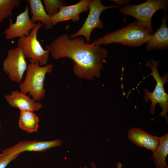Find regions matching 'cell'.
Listing matches in <instances>:
<instances>
[{"label":"cell","mask_w":168,"mask_h":168,"mask_svg":"<svg viewBox=\"0 0 168 168\" xmlns=\"http://www.w3.org/2000/svg\"><path fill=\"white\" fill-rule=\"evenodd\" d=\"M66 32L55 38L50 45L51 56L55 59L67 58L73 62V70L75 75L81 78L92 80L101 76L103 63L108 54L107 50L101 45L88 43L81 37H69Z\"/></svg>","instance_id":"1"},{"label":"cell","mask_w":168,"mask_h":168,"mask_svg":"<svg viewBox=\"0 0 168 168\" xmlns=\"http://www.w3.org/2000/svg\"><path fill=\"white\" fill-rule=\"evenodd\" d=\"M152 34L136 21L122 28L107 34L97 40L95 39L92 43L100 45L117 44L138 47L144 43L147 44Z\"/></svg>","instance_id":"2"},{"label":"cell","mask_w":168,"mask_h":168,"mask_svg":"<svg viewBox=\"0 0 168 168\" xmlns=\"http://www.w3.org/2000/svg\"><path fill=\"white\" fill-rule=\"evenodd\" d=\"M159 64V61L153 59L148 60L145 64V66L150 68L152 72L145 77L152 76L156 82V84L154 91L152 92H149L147 89H144L145 95L144 100L146 102L150 100L151 102L150 106V113L153 115L155 113V107L156 104H158L162 109L161 112L158 115L150 120H153L157 116L161 115V117H165L168 123V117L167 113L168 111V94L165 91L164 85L168 82V73L164 74L162 77L160 76L158 72V67Z\"/></svg>","instance_id":"3"},{"label":"cell","mask_w":168,"mask_h":168,"mask_svg":"<svg viewBox=\"0 0 168 168\" xmlns=\"http://www.w3.org/2000/svg\"><path fill=\"white\" fill-rule=\"evenodd\" d=\"M53 67L51 64L41 66L38 63H30L27 65L25 80L19 85L20 91L28 93L36 101L44 98L45 94L44 84L45 76L52 72Z\"/></svg>","instance_id":"4"},{"label":"cell","mask_w":168,"mask_h":168,"mask_svg":"<svg viewBox=\"0 0 168 168\" xmlns=\"http://www.w3.org/2000/svg\"><path fill=\"white\" fill-rule=\"evenodd\" d=\"M168 8V0H147L138 5L130 3L119 8V12L135 18L152 34L153 32L151 22L153 16L160 9L166 12Z\"/></svg>","instance_id":"5"},{"label":"cell","mask_w":168,"mask_h":168,"mask_svg":"<svg viewBox=\"0 0 168 168\" xmlns=\"http://www.w3.org/2000/svg\"><path fill=\"white\" fill-rule=\"evenodd\" d=\"M43 25L39 22L28 36L20 38L17 42L25 58L29 59L30 63H38L41 66L47 63L50 53L49 48L46 46L47 49H44L37 38V32Z\"/></svg>","instance_id":"6"},{"label":"cell","mask_w":168,"mask_h":168,"mask_svg":"<svg viewBox=\"0 0 168 168\" xmlns=\"http://www.w3.org/2000/svg\"><path fill=\"white\" fill-rule=\"evenodd\" d=\"M89 12L81 28L76 33L71 34L69 37L74 38L81 35L84 36L86 43L90 44V37L93 30L96 28L102 29L104 27L100 16L105 10L114 8H119L120 5L104 6L100 0H91L89 5Z\"/></svg>","instance_id":"7"},{"label":"cell","mask_w":168,"mask_h":168,"mask_svg":"<svg viewBox=\"0 0 168 168\" xmlns=\"http://www.w3.org/2000/svg\"><path fill=\"white\" fill-rule=\"evenodd\" d=\"M23 53L18 47L9 49L3 63V70L13 82L20 83L26 70L27 63Z\"/></svg>","instance_id":"8"},{"label":"cell","mask_w":168,"mask_h":168,"mask_svg":"<svg viewBox=\"0 0 168 168\" xmlns=\"http://www.w3.org/2000/svg\"><path fill=\"white\" fill-rule=\"evenodd\" d=\"M29 10L27 0L25 10L16 16L15 23L9 18L10 25L3 31V33L7 40L16 37L20 38L24 36H28L30 31L35 26L36 24L32 23L29 16Z\"/></svg>","instance_id":"9"},{"label":"cell","mask_w":168,"mask_h":168,"mask_svg":"<svg viewBox=\"0 0 168 168\" xmlns=\"http://www.w3.org/2000/svg\"><path fill=\"white\" fill-rule=\"evenodd\" d=\"M62 141L59 139L51 141L37 140L20 141L14 146L7 148L2 152L9 154H21L24 152H45L50 148L61 146Z\"/></svg>","instance_id":"10"},{"label":"cell","mask_w":168,"mask_h":168,"mask_svg":"<svg viewBox=\"0 0 168 168\" xmlns=\"http://www.w3.org/2000/svg\"><path fill=\"white\" fill-rule=\"evenodd\" d=\"M91 0H81L74 4L61 7L59 12L51 17L52 25H55L59 22L71 20L76 22L79 20L80 14L89 10V5Z\"/></svg>","instance_id":"11"},{"label":"cell","mask_w":168,"mask_h":168,"mask_svg":"<svg viewBox=\"0 0 168 168\" xmlns=\"http://www.w3.org/2000/svg\"><path fill=\"white\" fill-rule=\"evenodd\" d=\"M128 138L140 147L154 152L160 143V137L154 136L137 127H133L128 132Z\"/></svg>","instance_id":"12"},{"label":"cell","mask_w":168,"mask_h":168,"mask_svg":"<svg viewBox=\"0 0 168 168\" xmlns=\"http://www.w3.org/2000/svg\"><path fill=\"white\" fill-rule=\"evenodd\" d=\"M4 98L11 106L18 108L20 110L34 112L40 110L42 107L40 103L35 101L26 94L16 90L12 91L10 94L5 95Z\"/></svg>","instance_id":"13"},{"label":"cell","mask_w":168,"mask_h":168,"mask_svg":"<svg viewBox=\"0 0 168 168\" xmlns=\"http://www.w3.org/2000/svg\"><path fill=\"white\" fill-rule=\"evenodd\" d=\"M168 19V14H164L161 19L162 24L152 34L147 43V52L157 49L164 50L168 49V28L166 24Z\"/></svg>","instance_id":"14"},{"label":"cell","mask_w":168,"mask_h":168,"mask_svg":"<svg viewBox=\"0 0 168 168\" xmlns=\"http://www.w3.org/2000/svg\"><path fill=\"white\" fill-rule=\"evenodd\" d=\"M32 14L31 21L32 23L41 22L46 29L53 28L51 17L46 12L45 8L41 0H27Z\"/></svg>","instance_id":"15"},{"label":"cell","mask_w":168,"mask_h":168,"mask_svg":"<svg viewBox=\"0 0 168 168\" xmlns=\"http://www.w3.org/2000/svg\"><path fill=\"white\" fill-rule=\"evenodd\" d=\"M39 119L33 111L20 110L18 126L28 133L37 132L38 129Z\"/></svg>","instance_id":"16"},{"label":"cell","mask_w":168,"mask_h":168,"mask_svg":"<svg viewBox=\"0 0 168 168\" xmlns=\"http://www.w3.org/2000/svg\"><path fill=\"white\" fill-rule=\"evenodd\" d=\"M168 154V134L160 137V143L152 156L156 168H168L166 158Z\"/></svg>","instance_id":"17"},{"label":"cell","mask_w":168,"mask_h":168,"mask_svg":"<svg viewBox=\"0 0 168 168\" xmlns=\"http://www.w3.org/2000/svg\"><path fill=\"white\" fill-rule=\"evenodd\" d=\"M21 0H0V26L3 21L13 15L12 11L20 6Z\"/></svg>","instance_id":"18"},{"label":"cell","mask_w":168,"mask_h":168,"mask_svg":"<svg viewBox=\"0 0 168 168\" xmlns=\"http://www.w3.org/2000/svg\"><path fill=\"white\" fill-rule=\"evenodd\" d=\"M45 10L47 14L52 17L58 13L61 6H65L66 2L62 0H44Z\"/></svg>","instance_id":"19"},{"label":"cell","mask_w":168,"mask_h":168,"mask_svg":"<svg viewBox=\"0 0 168 168\" xmlns=\"http://www.w3.org/2000/svg\"><path fill=\"white\" fill-rule=\"evenodd\" d=\"M2 155L0 158V168H6L12 161L15 159L20 154H9L2 152Z\"/></svg>","instance_id":"20"},{"label":"cell","mask_w":168,"mask_h":168,"mask_svg":"<svg viewBox=\"0 0 168 168\" xmlns=\"http://www.w3.org/2000/svg\"><path fill=\"white\" fill-rule=\"evenodd\" d=\"M115 2L118 5H121L126 6L130 3V0H112Z\"/></svg>","instance_id":"21"},{"label":"cell","mask_w":168,"mask_h":168,"mask_svg":"<svg viewBox=\"0 0 168 168\" xmlns=\"http://www.w3.org/2000/svg\"><path fill=\"white\" fill-rule=\"evenodd\" d=\"M91 166H92V168H96V166L94 164L91 162ZM122 165L121 163L119 161L117 163L116 168H122ZM82 168H88L87 166H84Z\"/></svg>","instance_id":"22"},{"label":"cell","mask_w":168,"mask_h":168,"mask_svg":"<svg viewBox=\"0 0 168 168\" xmlns=\"http://www.w3.org/2000/svg\"><path fill=\"white\" fill-rule=\"evenodd\" d=\"M2 153H0V158L1 157V156H2Z\"/></svg>","instance_id":"23"},{"label":"cell","mask_w":168,"mask_h":168,"mask_svg":"<svg viewBox=\"0 0 168 168\" xmlns=\"http://www.w3.org/2000/svg\"><path fill=\"white\" fill-rule=\"evenodd\" d=\"M1 128V123L0 122V129Z\"/></svg>","instance_id":"24"}]
</instances>
